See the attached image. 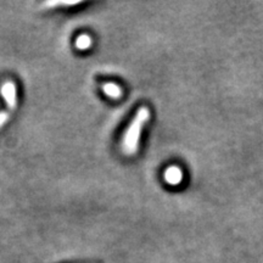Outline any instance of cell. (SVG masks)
I'll return each instance as SVG.
<instances>
[{"label":"cell","instance_id":"1","mask_svg":"<svg viewBox=\"0 0 263 263\" xmlns=\"http://www.w3.org/2000/svg\"><path fill=\"white\" fill-rule=\"evenodd\" d=\"M150 118V111L149 108L143 106L138 110V112L134 116L133 121H132L129 127L123 137V151L127 155H133L138 151V145H139V139L143 127L149 121Z\"/></svg>","mask_w":263,"mask_h":263},{"label":"cell","instance_id":"2","mask_svg":"<svg viewBox=\"0 0 263 263\" xmlns=\"http://www.w3.org/2000/svg\"><path fill=\"white\" fill-rule=\"evenodd\" d=\"M2 94L4 97L6 104L10 110H14L16 107V87L12 82H6L2 88Z\"/></svg>","mask_w":263,"mask_h":263},{"label":"cell","instance_id":"3","mask_svg":"<svg viewBox=\"0 0 263 263\" xmlns=\"http://www.w3.org/2000/svg\"><path fill=\"white\" fill-rule=\"evenodd\" d=\"M183 179V173L178 167L171 166L164 172V180L171 185H178Z\"/></svg>","mask_w":263,"mask_h":263},{"label":"cell","instance_id":"4","mask_svg":"<svg viewBox=\"0 0 263 263\" xmlns=\"http://www.w3.org/2000/svg\"><path fill=\"white\" fill-rule=\"evenodd\" d=\"M103 90L105 94L108 95V97L112 99H120L121 95H122V90H121V88L115 83H105L103 85Z\"/></svg>","mask_w":263,"mask_h":263},{"label":"cell","instance_id":"5","mask_svg":"<svg viewBox=\"0 0 263 263\" xmlns=\"http://www.w3.org/2000/svg\"><path fill=\"white\" fill-rule=\"evenodd\" d=\"M91 45V38L88 34H81L76 41V47L80 50H87Z\"/></svg>","mask_w":263,"mask_h":263},{"label":"cell","instance_id":"6","mask_svg":"<svg viewBox=\"0 0 263 263\" xmlns=\"http://www.w3.org/2000/svg\"><path fill=\"white\" fill-rule=\"evenodd\" d=\"M81 4V2H48L45 3L44 6H48V8H54V6H73Z\"/></svg>","mask_w":263,"mask_h":263},{"label":"cell","instance_id":"7","mask_svg":"<svg viewBox=\"0 0 263 263\" xmlns=\"http://www.w3.org/2000/svg\"><path fill=\"white\" fill-rule=\"evenodd\" d=\"M6 118H8V115H6V114L0 115V126H3V123H4L6 121Z\"/></svg>","mask_w":263,"mask_h":263}]
</instances>
